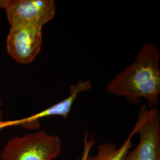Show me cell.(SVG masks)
Returning <instances> with one entry per match:
<instances>
[{
    "instance_id": "6da1fadb",
    "label": "cell",
    "mask_w": 160,
    "mask_h": 160,
    "mask_svg": "<svg viewBox=\"0 0 160 160\" xmlns=\"http://www.w3.org/2000/svg\"><path fill=\"white\" fill-rule=\"evenodd\" d=\"M160 51L157 45L148 42L143 45L133 63L109 81L106 90L109 94L124 97L129 103L147 101L148 107L160 103Z\"/></svg>"
},
{
    "instance_id": "7a4b0ae2",
    "label": "cell",
    "mask_w": 160,
    "mask_h": 160,
    "mask_svg": "<svg viewBox=\"0 0 160 160\" xmlns=\"http://www.w3.org/2000/svg\"><path fill=\"white\" fill-rule=\"evenodd\" d=\"M60 138L43 131L10 139L1 152V160H53L61 153Z\"/></svg>"
},
{
    "instance_id": "3957f363",
    "label": "cell",
    "mask_w": 160,
    "mask_h": 160,
    "mask_svg": "<svg viewBox=\"0 0 160 160\" xmlns=\"http://www.w3.org/2000/svg\"><path fill=\"white\" fill-rule=\"evenodd\" d=\"M133 130L139 135V142L135 148L128 152L124 160H160L159 109L142 105Z\"/></svg>"
},
{
    "instance_id": "277c9868",
    "label": "cell",
    "mask_w": 160,
    "mask_h": 160,
    "mask_svg": "<svg viewBox=\"0 0 160 160\" xmlns=\"http://www.w3.org/2000/svg\"><path fill=\"white\" fill-rule=\"evenodd\" d=\"M4 9L11 25L42 28L54 18L57 8L53 0H7Z\"/></svg>"
},
{
    "instance_id": "5b68a950",
    "label": "cell",
    "mask_w": 160,
    "mask_h": 160,
    "mask_svg": "<svg viewBox=\"0 0 160 160\" xmlns=\"http://www.w3.org/2000/svg\"><path fill=\"white\" fill-rule=\"evenodd\" d=\"M42 28L12 24L6 42L8 53L17 63L28 65L39 53L42 43Z\"/></svg>"
},
{
    "instance_id": "8992f818",
    "label": "cell",
    "mask_w": 160,
    "mask_h": 160,
    "mask_svg": "<svg viewBox=\"0 0 160 160\" xmlns=\"http://www.w3.org/2000/svg\"><path fill=\"white\" fill-rule=\"evenodd\" d=\"M92 86V83L90 80H80L76 84L70 86L69 95L63 100L29 118L16 121V123L21 124L24 128L35 129L39 127V120L41 118L52 116H58L63 118H67L73 104L78 95L82 92L91 90Z\"/></svg>"
},
{
    "instance_id": "52a82bcc",
    "label": "cell",
    "mask_w": 160,
    "mask_h": 160,
    "mask_svg": "<svg viewBox=\"0 0 160 160\" xmlns=\"http://www.w3.org/2000/svg\"><path fill=\"white\" fill-rule=\"evenodd\" d=\"M133 129L131 134L119 148L113 143H106L100 145L97 148V154L94 156L87 155L85 160H124L128 152L133 144L132 138L135 134Z\"/></svg>"
},
{
    "instance_id": "ba28073f",
    "label": "cell",
    "mask_w": 160,
    "mask_h": 160,
    "mask_svg": "<svg viewBox=\"0 0 160 160\" xmlns=\"http://www.w3.org/2000/svg\"><path fill=\"white\" fill-rule=\"evenodd\" d=\"M7 2V0H0V9L5 8Z\"/></svg>"
},
{
    "instance_id": "9c48e42d",
    "label": "cell",
    "mask_w": 160,
    "mask_h": 160,
    "mask_svg": "<svg viewBox=\"0 0 160 160\" xmlns=\"http://www.w3.org/2000/svg\"><path fill=\"white\" fill-rule=\"evenodd\" d=\"M85 139H87V137H85ZM87 140H88V139H87ZM92 141H94V140H92Z\"/></svg>"
},
{
    "instance_id": "30bf717a",
    "label": "cell",
    "mask_w": 160,
    "mask_h": 160,
    "mask_svg": "<svg viewBox=\"0 0 160 160\" xmlns=\"http://www.w3.org/2000/svg\"><path fill=\"white\" fill-rule=\"evenodd\" d=\"M85 160V158H84V157H82V160Z\"/></svg>"
}]
</instances>
